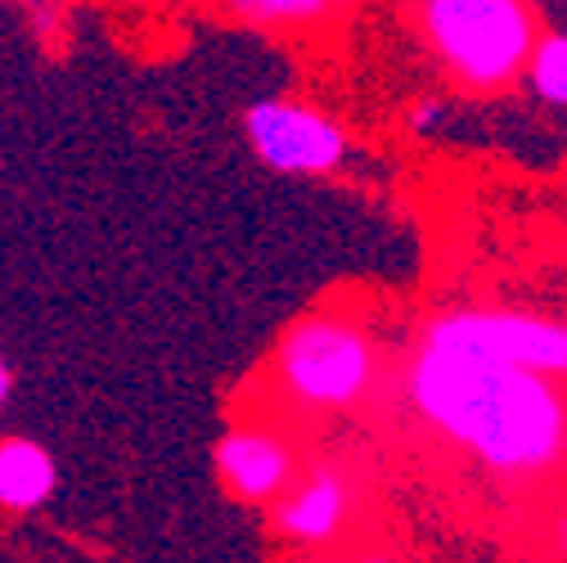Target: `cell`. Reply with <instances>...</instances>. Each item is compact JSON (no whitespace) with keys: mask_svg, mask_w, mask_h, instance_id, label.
<instances>
[{"mask_svg":"<svg viewBox=\"0 0 567 563\" xmlns=\"http://www.w3.org/2000/svg\"><path fill=\"white\" fill-rule=\"evenodd\" d=\"M410 397L433 429L501 473H540L563 451V397L545 375L419 347Z\"/></svg>","mask_w":567,"mask_h":563,"instance_id":"cell-1","label":"cell"},{"mask_svg":"<svg viewBox=\"0 0 567 563\" xmlns=\"http://www.w3.org/2000/svg\"><path fill=\"white\" fill-rule=\"evenodd\" d=\"M419 14L446 68L468 86H505L536 45V19L518 0H433Z\"/></svg>","mask_w":567,"mask_h":563,"instance_id":"cell-2","label":"cell"},{"mask_svg":"<svg viewBox=\"0 0 567 563\" xmlns=\"http://www.w3.org/2000/svg\"><path fill=\"white\" fill-rule=\"evenodd\" d=\"M279 379L284 392L302 406L316 410L351 406L374 379V347L357 325L338 316H311L284 334Z\"/></svg>","mask_w":567,"mask_h":563,"instance_id":"cell-3","label":"cell"},{"mask_svg":"<svg viewBox=\"0 0 567 563\" xmlns=\"http://www.w3.org/2000/svg\"><path fill=\"white\" fill-rule=\"evenodd\" d=\"M423 347L446 351V357L532 370L545 379H558L567 366L563 325L540 316H518V311H455L423 334Z\"/></svg>","mask_w":567,"mask_h":563,"instance_id":"cell-4","label":"cell"},{"mask_svg":"<svg viewBox=\"0 0 567 563\" xmlns=\"http://www.w3.org/2000/svg\"><path fill=\"white\" fill-rule=\"evenodd\" d=\"M248 140L266 167L284 172V176H320L333 172L347 154V135L333 117L302 109V104H284V100H266L252 104L248 117Z\"/></svg>","mask_w":567,"mask_h":563,"instance_id":"cell-5","label":"cell"},{"mask_svg":"<svg viewBox=\"0 0 567 563\" xmlns=\"http://www.w3.org/2000/svg\"><path fill=\"white\" fill-rule=\"evenodd\" d=\"M217 469L244 501H270L293 478V451L270 433H230L217 447Z\"/></svg>","mask_w":567,"mask_h":563,"instance_id":"cell-6","label":"cell"},{"mask_svg":"<svg viewBox=\"0 0 567 563\" xmlns=\"http://www.w3.org/2000/svg\"><path fill=\"white\" fill-rule=\"evenodd\" d=\"M342 514H347V487L338 482V473H316L279 505L275 519H279L284 536L307 541V545H324L338 536Z\"/></svg>","mask_w":567,"mask_h":563,"instance_id":"cell-7","label":"cell"},{"mask_svg":"<svg viewBox=\"0 0 567 563\" xmlns=\"http://www.w3.org/2000/svg\"><path fill=\"white\" fill-rule=\"evenodd\" d=\"M54 491V460L45 447L28 438L0 442V505L6 510H37Z\"/></svg>","mask_w":567,"mask_h":563,"instance_id":"cell-8","label":"cell"},{"mask_svg":"<svg viewBox=\"0 0 567 563\" xmlns=\"http://www.w3.org/2000/svg\"><path fill=\"white\" fill-rule=\"evenodd\" d=\"M527 73L545 104H567V41H563V32H549L532 45Z\"/></svg>","mask_w":567,"mask_h":563,"instance_id":"cell-9","label":"cell"},{"mask_svg":"<svg viewBox=\"0 0 567 563\" xmlns=\"http://www.w3.org/2000/svg\"><path fill=\"white\" fill-rule=\"evenodd\" d=\"M239 14H248V19H316V14H329V6H320V0H257V6H239Z\"/></svg>","mask_w":567,"mask_h":563,"instance_id":"cell-10","label":"cell"},{"mask_svg":"<svg viewBox=\"0 0 567 563\" xmlns=\"http://www.w3.org/2000/svg\"><path fill=\"white\" fill-rule=\"evenodd\" d=\"M10 401V370H6V361H0V406Z\"/></svg>","mask_w":567,"mask_h":563,"instance_id":"cell-11","label":"cell"}]
</instances>
